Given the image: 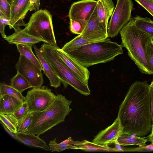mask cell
<instances>
[{
	"mask_svg": "<svg viewBox=\"0 0 153 153\" xmlns=\"http://www.w3.org/2000/svg\"><path fill=\"white\" fill-rule=\"evenodd\" d=\"M150 85L147 81H135L120 104L118 117L123 132L144 137L151 132L152 125Z\"/></svg>",
	"mask_w": 153,
	"mask_h": 153,
	"instance_id": "1",
	"label": "cell"
},
{
	"mask_svg": "<svg viewBox=\"0 0 153 153\" xmlns=\"http://www.w3.org/2000/svg\"><path fill=\"white\" fill-rule=\"evenodd\" d=\"M122 45L127 50L128 55L142 74H153L146 52L147 44L153 38L138 28L133 18L120 32Z\"/></svg>",
	"mask_w": 153,
	"mask_h": 153,
	"instance_id": "2",
	"label": "cell"
},
{
	"mask_svg": "<svg viewBox=\"0 0 153 153\" xmlns=\"http://www.w3.org/2000/svg\"><path fill=\"white\" fill-rule=\"evenodd\" d=\"M72 101L59 94L43 111L33 112L32 122L24 132L39 136L59 123L63 122L72 110Z\"/></svg>",
	"mask_w": 153,
	"mask_h": 153,
	"instance_id": "3",
	"label": "cell"
},
{
	"mask_svg": "<svg viewBox=\"0 0 153 153\" xmlns=\"http://www.w3.org/2000/svg\"><path fill=\"white\" fill-rule=\"evenodd\" d=\"M123 47L122 45L112 42L108 38L86 44L66 53L87 68L113 60L115 57L123 54Z\"/></svg>",
	"mask_w": 153,
	"mask_h": 153,
	"instance_id": "4",
	"label": "cell"
},
{
	"mask_svg": "<svg viewBox=\"0 0 153 153\" xmlns=\"http://www.w3.org/2000/svg\"><path fill=\"white\" fill-rule=\"evenodd\" d=\"M40 49L64 88L70 85L83 95L87 96L90 94L88 84L78 78L69 68L59 57L54 46L44 42Z\"/></svg>",
	"mask_w": 153,
	"mask_h": 153,
	"instance_id": "5",
	"label": "cell"
},
{
	"mask_svg": "<svg viewBox=\"0 0 153 153\" xmlns=\"http://www.w3.org/2000/svg\"><path fill=\"white\" fill-rule=\"evenodd\" d=\"M30 34L54 46H57L54 32L52 16L46 10L41 9L33 13L23 29Z\"/></svg>",
	"mask_w": 153,
	"mask_h": 153,
	"instance_id": "6",
	"label": "cell"
},
{
	"mask_svg": "<svg viewBox=\"0 0 153 153\" xmlns=\"http://www.w3.org/2000/svg\"><path fill=\"white\" fill-rule=\"evenodd\" d=\"M132 0H117V4L108 25V37L117 36L131 18V12L134 9Z\"/></svg>",
	"mask_w": 153,
	"mask_h": 153,
	"instance_id": "7",
	"label": "cell"
},
{
	"mask_svg": "<svg viewBox=\"0 0 153 153\" xmlns=\"http://www.w3.org/2000/svg\"><path fill=\"white\" fill-rule=\"evenodd\" d=\"M56 95L47 87L33 88L28 91L24 102L28 106V113L42 111L48 107Z\"/></svg>",
	"mask_w": 153,
	"mask_h": 153,
	"instance_id": "8",
	"label": "cell"
},
{
	"mask_svg": "<svg viewBox=\"0 0 153 153\" xmlns=\"http://www.w3.org/2000/svg\"><path fill=\"white\" fill-rule=\"evenodd\" d=\"M15 68L28 81L32 88L42 86L43 79L42 70L24 56L20 54Z\"/></svg>",
	"mask_w": 153,
	"mask_h": 153,
	"instance_id": "9",
	"label": "cell"
},
{
	"mask_svg": "<svg viewBox=\"0 0 153 153\" xmlns=\"http://www.w3.org/2000/svg\"><path fill=\"white\" fill-rule=\"evenodd\" d=\"M97 1L82 0L73 3L69 11L70 20L80 21L85 27L97 5Z\"/></svg>",
	"mask_w": 153,
	"mask_h": 153,
	"instance_id": "10",
	"label": "cell"
},
{
	"mask_svg": "<svg viewBox=\"0 0 153 153\" xmlns=\"http://www.w3.org/2000/svg\"><path fill=\"white\" fill-rule=\"evenodd\" d=\"M123 132V128L117 117L112 124L99 131L92 142L101 145L108 146L116 142L118 137Z\"/></svg>",
	"mask_w": 153,
	"mask_h": 153,
	"instance_id": "11",
	"label": "cell"
},
{
	"mask_svg": "<svg viewBox=\"0 0 153 153\" xmlns=\"http://www.w3.org/2000/svg\"><path fill=\"white\" fill-rule=\"evenodd\" d=\"M80 36L91 39H104L108 38V30L100 23L96 7Z\"/></svg>",
	"mask_w": 153,
	"mask_h": 153,
	"instance_id": "12",
	"label": "cell"
},
{
	"mask_svg": "<svg viewBox=\"0 0 153 153\" xmlns=\"http://www.w3.org/2000/svg\"><path fill=\"white\" fill-rule=\"evenodd\" d=\"M29 0H18L11 6L9 28L11 29L21 26H26L23 19L29 10Z\"/></svg>",
	"mask_w": 153,
	"mask_h": 153,
	"instance_id": "13",
	"label": "cell"
},
{
	"mask_svg": "<svg viewBox=\"0 0 153 153\" xmlns=\"http://www.w3.org/2000/svg\"><path fill=\"white\" fill-rule=\"evenodd\" d=\"M55 47L59 57L76 76L88 84L90 72L87 68L80 63L58 46Z\"/></svg>",
	"mask_w": 153,
	"mask_h": 153,
	"instance_id": "14",
	"label": "cell"
},
{
	"mask_svg": "<svg viewBox=\"0 0 153 153\" xmlns=\"http://www.w3.org/2000/svg\"><path fill=\"white\" fill-rule=\"evenodd\" d=\"M13 28L14 33L4 39L10 44H19L33 46L40 42H44L42 39L26 32L20 27Z\"/></svg>",
	"mask_w": 153,
	"mask_h": 153,
	"instance_id": "15",
	"label": "cell"
},
{
	"mask_svg": "<svg viewBox=\"0 0 153 153\" xmlns=\"http://www.w3.org/2000/svg\"><path fill=\"white\" fill-rule=\"evenodd\" d=\"M97 15L100 23L108 30V23L114 8L112 0H97Z\"/></svg>",
	"mask_w": 153,
	"mask_h": 153,
	"instance_id": "16",
	"label": "cell"
},
{
	"mask_svg": "<svg viewBox=\"0 0 153 153\" xmlns=\"http://www.w3.org/2000/svg\"><path fill=\"white\" fill-rule=\"evenodd\" d=\"M33 46L43 68V73L48 78L51 86L55 88L60 86L61 83L60 79L55 74L49 63L44 58L40 49L35 45Z\"/></svg>",
	"mask_w": 153,
	"mask_h": 153,
	"instance_id": "17",
	"label": "cell"
},
{
	"mask_svg": "<svg viewBox=\"0 0 153 153\" xmlns=\"http://www.w3.org/2000/svg\"><path fill=\"white\" fill-rule=\"evenodd\" d=\"M16 133L18 140L26 145L39 148L46 151H51L50 147L38 136L23 132Z\"/></svg>",
	"mask_w": 153,
	"mask_h": 153,
	"instance_id": "18",
	"label": "cell"
},
{
	"mask_svg": "<svg viewBox=\"0 0 153 153\" xmlns=\"http://www.w3.org/2000/svg\"><path fill=\"white\" fill-rule=\"evenodd\" d=\"M23 102L8 95L0 97V113L11 114L18 109Z\"/></svg>",
	"mask_w": 153,
	"mask_h": 153,
	"instance_id": "19",
	"label": "cell"
},
{
	"mask_svg": "<svg viewBox=\"0 0 153 153\" xmlns=\"http://www.w3.org/2000/svg\"><path fill=\"white\" fill-rule=\"evenodd\" d=\"M82 143V141H74L71 137H69L60 143H57L55 138L53 140L50 141L49 145L52 152H60L68 149H79Z\"/></svg>",
	"mask_w": 153,
	"mask_h": 153,
	"instance_id": "20",
	"label": "cell"
},
{
	"mask_svg": "<svg viewBox=\"0 0 153 153\" xmlns=\"http://www.w3.org/2000/svg\"><path fill=\"white\" fill-rule=\"evenodd\" d=\"M133 135L123 132L118 137L116 143L122 146L137 145L139 147H143L147 145L146 143L148 140L146 139V137Z\"/></svg>",
	"mask_w": 153,
	"mask_h": 153,
	"instance_id": "21",
	"label": "cell"
},
{
	"mask_svg": "<svg viewBox=\"0 0 153 153\" xmlns=\"http://www.w3.org/2000/svg\"><path fill=\"white\" fill-rule=\"evenodd\" d=\"M104 39H91L79 35L66 43L61 48L65 52L67 53L86 44L105 40Z\"/></svg>",
	"mask_w": 153,
	"mask_h": 153,
	"instance_id": "22",
	"label": "cell"
},
{
	"mask_svg": "<svg viewBox=\"0 0 153 153\" xmlns=\"http://www.w3.org/2000/svg\"><path fill=\"white\" fill-rule=\"evenodd\" d=\"M28 113L27 105L24 101L21 105L12 113L4 114L17 129L18 125Z\"/></svg>",
	"mask_w": 153,
	"mask_h": 153,
	"instance_id": "23",
	"label": "cell"
},
{
	"mask_svg": "<svg viewBox=\"0 0 153 153\" xmlns=\"http://www.w3.org/2000/svg\"><path fill=\"white\" fill-rule=\"evenodd\" d=\"M18 51L30 60L42 71L43 68L38 58L34 55L32 50V45L17 44L16 45Z\"/></svg>",
	"mask_w": 153,
	"mask_h": 153,
	"instance_id": "24",
	"label": "cell"
},
{
	"mask_svg": "<svg viewBox=\"0 0 153 153\" xmlns=\"http://www.w3.org/2000/svg\"><path fill=\"white\" fill-rule=\"evenodd\" d=\"M133 18L135 26L153 38V21L149 18L139 16Z\"/></svg>",
	"mask_w": 153,
	"mask_h": 153,
	"instance_id": "25",
	"label": "cell"
},
{
	"mask_svg": "<svg viewBox=\"0 0 153 153\" xmlns=\"http://www.w3.org/2000/svg\"><path fill=\"white\" fill-rule=\"evenodd\" d=\"M10 85L21 93L32 86L26 78L19 73L17 74L10 80Z\"/></svg>",
	"mask_w": 153,
	"mask_h": 153,
	"instance_id": "26",
	"label": "cell"
},
{
	"mask_svg": "<svg viewBox=\"0 0 153 153\" xmlns=\"http://www.w3.org/2000/svg\"><path fill=\"white\" fill-rule=\"evenodd\" d=\"M82 144L79 147V149L85 151L90 152H117L114 148H112L108 146L101 145L93 142L83 140L81 141Z\"/></svg>",
	"mask_w": 153,
	"mask_h": 153,
	"instance_id": "27",
	"label": "cell"
},
{
	"mask_svg": "<svg viewBox=\"0 0 153 153\" xmlns=\"http://www.w3.org/2000/svg\"><path fill=\"white\" fill-rule=\"evenodd\" d=\"M8 95L15 97L19 100L24 102L25 97L22 93L10 85L4 82L0 83V97Z\"/></svg>",
	"mask_w": 153,
	"mask_h": 153,
	"instance_id": "28",
	"label": "cell"
},
{
	"mask_svg": "<svg viewBox=\"0 0 153 153\" xmlns=\"http://www.w3.org/2000/svg\"><path fill=\"white\" fill-rule=\"evenodd\" d=\"M33 112L28 113L18 125L17 132H25L30 125L33 119Z\"/></svg>",
	"mask_w": 153,
	"mask_h": 153,
	"instance_id": "29",
	"label": "cell"
},
{
	"mask_svg": "<svg viewBox=\"0 0 153 153\" xmlns=\"http://www.w3.org/2000/svg\"><path fill=\"white\" fill-rule=\"evenodd\" d=\"M84 28L80 21L76 20H70V30L72 33L80 35L83 32Z\"/></svg>",
	"mask_w": 153,
	"mask_h": 153,
	"instance_id": "30",
	"label": "cell"
},
{
	"mask_svg": "<svg viewBox=\"0 0 153 153\" xmlns=\"http://www.w3.org/2000/svg\"><path fill=\"white\" fill-rule=\"evenodd\" d=\"M0 12L7 19L10 20L11 6L7 0H0Z\"/></svg>",
	"mask_w": 153,
	"mask_h": 153,
	"instance_id": "31",
	"label": "cell"
},
{
	"mask_svg": "<svg viewBox=\"0 0 153 153\" xmlns=\"http://www.w3.org/2000/svg\"><path fill=\"white\" fill-rule=\"evenodd\" d=\"M153 16V0H134Z\"/></svg>",
	"mask_w": 153,
	"mask_h": 153,
	"instance_id": "32",
	"label": "cell"
},
{
	"mask_svg": "<svg viewBox=\"0 0 153 153\" xmlns=\"http://www.w3.org/2000/svg\"><path fill=\"white\" fill-rule=\"evenodd\" d=\"M10 20L0 12V32L2 38H5L6 35L5 33L6 26L9 24Z\"/></svg>",
	"mask_w": 153,
	"mask_h": 153,
	"instance_id": "33",
	"label": "cell"
},
{
	"mask_svg": "<svg viewBox=\"0 0 153 153\" xmlns=\"http://www.w3.org/2000/svg\"><path fill=\"white\" fill-rule=\"evenodd\" d=\"M146 52L153 74V40L147 44L146 46Z\"/></svg>",
	"mask_w": 153,
	"mask_h": 153,
	"instance_id": "34",
	"label": "cell"
},
{
	"mask_svg": "<svg viewBox=\"0 0 153 153\" xmlns=\"http://www.w3.org/2000/svg\"><path fill=\"white\" fill-rule=\"evenodd\" d=\"M0 120L11 132L15 133L17 132L16 128L4 114L0 113Z\"/></svg>",
	"mask_w": 153,
	"mask_h": 153,
	"instance_id": "35",
	"label": "cell"
},
{
	"mask_svg": "<svg viewBox=\"0 0 153 153\" xmlns=\"http://www.w3.org/2000/svg\"><path fill=\"white\" fill-rule=\"evenodd\" d=\"M125 152H143L153 151V143L143 147L134 148H124Z\"/></svg>",
	"mask_w": 153,
	"mask_h": 153,
	"instance_id": "36",
	"label": "cell"
},
{
	"mask_svg": "<svg viewBox=\"0 0 153 153\" xmlns=\"http://www.w3.org/2000/svg\"><path fill=\"white\" fill-rule=\"evenodd\" d=\"M29 11H36L39 10L40 6V0H29Z\"/></svg>",
	"mask_w": 153,
	"mask_h": 153,
	"instance_id": "37",
	"label": "cell"
},
{
	"mask_svg": "<svg viewBox=\"0 0 153 153\" xmlns=\"http://www.w3.org/2000/svg\"><path fill=\"white\" fill-rule=\"evenodd\" d=\"M0 123L6 132H7L13 139L18 140L16 133L11 132L1 121H0Z\"/></svg>",
	"mask_w": 153,
	"mask_h": 153,
	"instance_id": "38",
	"label": "cell"
},
{
	"mask_svg": "<svg viewBox=\"0 0 153 153\" xmlns=\"http://www.w3.org/2000/svg\"><path fill=\"white\" fill-rule=\"evenodd\" d=\"M150 86V93L151 100V112L152 124H153V87Z\"/></svg>",
	"mask_w": 153,
	"mask_h": 153,
	"instance_id": "39",
	"label": "cell"
},
{
	"mask_svg": "<svg viewBox=\"0 0 153 153\" xmlns=\"http://www.w3.org/2000/svg\"><path fill=\"white\" fill-rule=\"evenodd\" d=\"M7 1L9 3L11 6L12 5L13 0H7Z\"/></svg>",
	"mask_w": 153,
	"mask_h": 153,
	"instance_id": "40",
	"label": "cell"
},
{
	"mask_svg": "<svg viewBox=\"0 0 153 153\" xmlns=\"http://www.w3.org/2000/svg\"><path fill=\"white\" fill-rule=\"evenodd\" d=\"M151 135H153V124H152V129L151 131V132L150 134H149Z\"/></svg>",
	"mask_w": 153,
	"mask_h": 153,
	"instance_id": "41",
	"label": "cell"
},
{
	"mask_svg": "<svg viewBox=\"0 0 153 153\" xmlns=\"http://www.w3.org/2000/svg\"><path fill=\"white\" fill-rule=\"evenodd\" d=\"M18 0H13L12 5L14 4Z\"/></svg>",
	"mask_w": 153,
	"mask_h": 153,
	"instance_id": "42",
	"label": "cell"
},
{
	"mask_svg": "<svg viewBox=\"0 0 153 153\" xmlns=\"http://www.w3.org/2000/svg\"><path fill=\"white\" fill-rule=\"evenodd\" d=\"M150 86L153 87V80L151 82V84L150 85Z\"/></svg>",
	"mask_w": 153,
	"mask_h": 153,
	"instance_id": "43",
	"label": "cell"
}]
</instances>
